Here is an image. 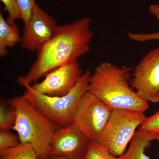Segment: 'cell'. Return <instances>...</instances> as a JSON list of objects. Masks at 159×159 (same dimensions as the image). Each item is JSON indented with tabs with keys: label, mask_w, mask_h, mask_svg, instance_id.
<instances>
[{
	"label": "cell",
	"mask_w": 159,
	"mask_h": 159,
	"mask_svg": "<svg viewBox=\"0 0 159 159\" xmlns=\"http://www.w3.org/2000/svg\"><path fill=\"white\" fill-rule=\"evenodd\" d=\"M90 18H83L59 26L54 37L38 52L37 58L24 76L18 78L20 85H31L55 69L77 61L90 50L94 33Z\"/></svg>",
	"instance_id": "6da1fadb"
},
{
	"label": "cell",
	"mask_w": 159,
	"mask_h": 159,
	"mask_svg": "<svg viewBox=\"0 0 159 159\" xmlns=\"http://www.w3.org/2000/svg\"><path fill=\"white\" fill-rule=\"evenodd\" d=\"M132 70L108 62L101 63L91 74L88 91L111 109L144 112L149 105L131 86Z\"/></svg>",
	"instance_id": "7a4b0ae2"
},
{
	"label": "cell",
	"mask_w": 159,
	"mask_h": 159,
	"mask_svg": "<svg viewBox=\"0 0 159 159\" xmlns=\"http://www.w3.org/2000/svg\"><path fill=\"white\" fill-rule=\"evenodd\" d=\"M7 101L15 110L16 119L12 129L17 133L20 142L32 145L38 159L47 158L51 139L60 126L42 113L25 93Z\"/></svg>",
	"instance_id": "3957f363"
},
{
	"label": "cell",
	"mask_w": 159,
	"mask_h": 159,
	"mask_svg": "<svg viewBox=\"0 0 159 159\" xmlns=\"http://www.w3.org/2000/svg\"><path fill=\"white\" fill-rule=\"evenodd\" d=\"M90 70H86L76 86L66 95L49 97L26 88L25 93L33 104L48 119L60 127L71 125L78 102L88 91Z\"/></svg>",
	"instance_id": "277c9868"
},
{
	"label": "cell",
	"mask_w": 159,
	"mask_h": 159,
	"mask_svg": "<svg viewBox=\"0 0 159 159\" xmlns=\"http://www.w3.org/2000/svg\"><path fill=\"white\" fill-rule=\"evenodd\" d=\"M144 112L115 109L100 135L96 140L115 157L125 152L137 128L145 121Z\"/></svg>",
	"instance_id": "5b68a950"
},
{
	"label": "cell",
	"mask_w": 159,
	"mask_h": 159,
	"mask_svg": "<svg viewBox=\"0 0 159 159\" xmlns=\"http://www.w3.org/2000/svg\"><path fill=\"white\" fill-rule=\"evenodd\" d=\"M112 110L87 91L78 102L72 124L89 140L95 141L104 129Z\"/></svg>",
	"instance_id": "8992f818"
},
{
	"label": "cell",
	"mask_w": 159,
	"mask_h": 159,
	"mask_svg": "<svg viewBox=\"0 0 159 159\" xmlns=\"http://www.w3.org/2000/svg\"><path fill=\"white\" fill-rule=\"evenodd\" d=\"M131 86L147 102H159V48L149 51L134 70Z\"/></svg>",
	"instance_id": "52a82bcc"
},
{
	"label": "cell",
	"mask_w": 159,
	"mask_h": 159,
	"mask_svg": "<svg viewBox=\"0 0 159 159\" xmlns=\"http://www.w3.org/2000/svg\"><path fill=\"white\" fill-rule=\"evenodd\" d=\"M58 27L56 20L36 3L29 22L24 24L20 47L38 52L54 37Z\"/></svg>",
	"instance_id": "ba28073f"
},
{
	"label": "cell",
	"mask_w": 159,
	"mask_h": 159,
	"mask_svg": "<svg viewBox=\"0 0 159 159\" xmlns=\"http://www.w3.org/2000/svg\"><path fill=\"white\" fill-rule=\"evenodd\" d=\"M83 74L80 64L76 61L51 71L41 82L25 88L49 97L65 96L76 86Z\"/></svg>",
	"instance_id": "9c48e42d"
},
{
	"label": "cell",
	"mask_w": 159,
	"mask_h": 159,
	"mask_svg": "<svg viewBox=\"0 0 159 159\" xmlns=\"http://www.w3.org/2000/svg\"><path fill=\"white\" fill-rule=\"evenodd\" d=\"M89 140L74 125L60 127L54 133L49 144V157L84 159Z\"/></svg>",
	"instance_id": "30bf717a"
},
{
	"label": "cell",
	"mask_w": 159,
	"mask_h": 159,
	"mask_svg": "<svg viewBox=\"0 0 159 159\" xmlns=\"http://www.w3.org/2000/svg\"><path fill=\"white\" fill-rule=\"evenodd\" d=\"M159 142V133H151L137 130L129 143V147L120 159H151L145 153V150L151 145V142Z\"/></svg>",
	"instance_id": "8fae6325"
},
{
	"label": "cell",
	"mask_w": 159,
	"mask_h": 159,
	"mask_svg": "<svg viewBox=\"0 0 159 159\" xmlns=\"http://www.w3.org/2000/svg\"><path fill=\"white\" fill-rule=\"evenodd\" d=\"M21 37L17 25L5 19L0 13V55L5 57L8 53V48L20 43Z\"/></svg>",
	"instance_id": "7c38bea8"
},
{
	"label": "cell",
	"mask_w": 159,
	"mask_h": 159,
	"mask_svg": "<svg viewBox=\"0 0 159 159\" xmlns=\"http://www.w3.org/2000/svg\"><path fill=\"white\" fill-rule=\"evenodd\" d=\"M0 159H38V155L32 145L20 143L13 148L0 151Z\"/></svg>",
	"instance_id": "4fadbf2b"
},
{
	"label": "cell",
	"mask_w": 159,
	"mask_h": 159,
	"mask_svg": "<svg viewBox=\"0 0 159 159\" xmlns=\"http://www.w3.org/2000/svg\"><path fill=\"white\" fill-rule=\"evenodd\" d=\"M16 114L14 107L7 100L1 99L0 103V130H10L14 126Z\"/></svg>",
	"instance_id": "5bb4252c"
},
{
	"label": "cell",
	"mask_w": 159,
	"mask_h": 159,
	"mask_svg": "<svg viewBox=\"0 0 159 159\" xmlns=\"http://www.w3.org/2000/svg\"><path fill=\"white\" fill-rule=\"evenodd\" d=\"M84 159H120L114 156L96 141H89Z\"/></svg>",
	"instance_id": "9a60e30c"
},
{
	"label": "cell",
	"mask_w": 159,
	"mask_h": 159,
	"mask_svg": "<svg viewBox=\"0 0 159 159\" xmlns=\"http://www.w3.org/2000/svg\"><path fill=\"white\" fill-rule=\"evenodd\" d=\"M20 143L17 134L12 133L10 130H0V151L13 148Z\"/></svg>",
	"instance_id": "2e32d148"
},
{
	"label": "cell",
	"mask_w": 159,
	"mask_h": 159,
	"mask_svg": "<svg viewBox=\"0 0 159 159\" xmlns=\"http://www.w3.org/2000/svg\"><path fill=\"white\" fill-rule=\"evenodd\" d=\"M4 5V11L7 12V20L10 23L15 22L17 19H21V14L16 0H1Z\"/></svg>",
	"instance_id": "e0dca14e"
},
{
	"label": "cell",
	"mask_w": 159,
	"mask_h": 159,
	"mask_svg": "<svg viewBox=\"0 0 159 159\" xmlns=\"http://www.w3.org/2000/svg\"><path fill=\"white\" fill-rule=\"evenodd\" d=\"M139 130L151 133H159V110L153 115L146 117L139 126Z\"/></svg>",
	"instance_id": "ac0fdd59"
},
{
	"label": "cell",
	"mask_w": 159,
	"mask_h": 159,
	"mask_svg": "<svg viewBox=\"0 0 159 159\" xmlns=\"http://www.w3.org/2000/svg\"><path fill=\"white\" fill-rule=\"evenodd\" d=\"M36 0H16L24 24L29 22Z\"/></svg>",
	"instance_id": "d6986e66"
},
{
	"label": "cell",
	"mask_w": 159,
	"mask_h": 159,
	"mask_svg": "<svg viewBox=\"0 0 159 159\" xmlns=\"http://www.w3.org/2000/svg\"><path fill=\"white\" fill-rule=\"evenodd\" d=\"M150 14L155 16L159 20V5L151 4L148 8Z\"/></svg>",
	"instance_id": "ffe728a7"
},
{
	"label": "cell",
	"mask_w": 159,
	"mask_h": 159,
	"mask_svg": "<svg viewBox=\"0 0 159 159\" xmlns=\"http://www.w3.org/2000/svg\"><path fill=\"white\" fill-rule=\"evenodd\" d=\"M45 159H71L68 158L64 157H49Z\"/></svg>",
	"instance_id": "44dd1931"
},
{
	"label": "cell",
	"mask_w": 159,
	"mask_h": 159,
	"mask_svg": "<svg viewBox=\"0 0 159 159\" xmlns=\"http://www.w3.org/2000/svg\"></svg>",
	"instance_id": "7402d4cb"
}]
</instances>
